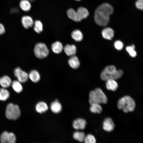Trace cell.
I'll list each match as a JSON object with an SVG mask.
<instances>
[{
  "label": "cell",
  "instance_id": "1",
  "mask_svg": "<svg viewBox=\"0 0 143 143\" xmlns=\"http://www.w3.org/2000/svg\"><path fill=\"white\" fill-rule=\"evenodd\" d=\"M113 11V7L107 3L102 4L96 9L94 16L95 22L101 26H106L108 23L110 16Z\"/></svg>",
  "mask_w": 143,
  "mask_h": 143
},
{
  "label": "cell",
  "instance_id": "2",
  "mask_svg": "<svg viewBox=\"0 0 143 143\" xmlns=\"http://www.w3.org/2000/svg\"><path fill=\"white\" fill-rule=\"evenodd\" d=\"M123 71L120 70H117L113 65L106 66L101 73L100 77L103 81H106L109 79L116 80L120 78L123 74Z\"/></svg>",
  "mask_w": 143,
  "mask_h": 143
},
{
  "label": "cell",
  "instance_id": "3",
  "mask_svg": "<svg viewBox=\"0 0 143 143\" xmlns=\"http://www.w3.org/2000/svg\"><path fill=\"white\" fill-rule=\"evenodd\" d=\"M135 105L134 100L128 96H125L120 99L117 103L118 108L122 110L126 113L133 111Z\"/></svg>",
  "mask_w": 143,
  "mask_h": 143
},
{
  "label": "cell",
  "instance_id": "4",
  "mask_svg": "<svg viewBox=\"0 0 143 143\" xmlns=\"http://www.w3.org/2000/svg\"><path fill=\"white\" fill-rule=\"evenodd\" d=\"M89 102L90 105L93 103L105 104L107 102L106 96L99 88L91 91L89 93Z\"/></svg>",
  "mask_w": 143,
  "mask_h": 143
},
{
  "label": "cell",
  "instance_id": "5",
  "mask_svg": "<svg viewBox=\"0 0 143 143\" xmlns=\"http://www.w3.org/2000/svg\"><path fill=\"white\" fill-rule=\"evenodd\" d=\"M20 114V110L18 105L11 103L7 105L6 110V115L8 119L16 120L19 117Z\"/></svg>",
  "mask_w": 143,
  "mask_h": 143
},
{
  "label": "cell",
  "instance_id": "6",
  "mask_svg": "<svg viewBox=\"0 0 143 143\" xmlns=\"http://www.w3.org/2000/svg\"><path fill=\"white\" fill-rule=\"evenodd\" d=\"M34 51L35 56L39 59L46 58L49 54V51L47 46L44 43H39L35 45Z\"/></svg>",
  "mask_w": 143,
  "mask_h": 143
},
{
  "label": "cell",
  "instance_id": "7",
  "mask_svg": "<svg viewBox=\"0 0 143 143\" xmlns=\"http://www.w3.org/2000/svg\"><path fill=\"white\" fill-rule=\"evenodd\" d=\"M0 140L2 143H14L16 141V137L13 133L5 131L1 134Z\"/></svg>",
  "mask_w": 143,
  "mask_h": 143
},
{
  "label": "cell",
  "instance_id": "8",
  "mask_svg": "<svg viewBox=\"0 0 143 143\" xmlns=\"http://www.w3.org/2000/svg\"><path fill=\"white\" fill-rule=\"evenodd\" d=\"M15 75L20 83H24L26 82L28 79V75L25 72L21 70L19 67L15 68L14 71Z\"/></svg>",
  "mask_w": 143,
  "mask_h": 143
},
{
  "label": "cell",
  "instance_id": "9",
  "mask_svg": "<svg viewBox=\"0 0 143 143\" xmlns=\"http://www.w3.org/2000/svg\"><path fill=\"white\" fill-rule=\"evenodd\" d=\"M103 128L104 130L109 132L113 131L115 125L112 119L110 118H106L103 123Z\"/></svg>",
  "mask_w": 143,
  "mask_h": 143
},
{
  "label": "cell",
  "instance_id": "10",
  "mask_svg": "<svg viewBox=\"0 0 143 143\" xmlns=\"http://www.w3.org/2000/svg\"><path fill=\"white\" fill-rule=\"evenodd\" d=\"M86 120L82 118H78L73 122V126L75 129H83L86 127Z\"/></svg>",
  "mask_w": 143,
  "mask_h": 143
},
{
  "label": "cell",
  "instance_id": "11",
  "mask_svg": "<svg viewBox=\"0 0 143 143\" xmlns=\"http://www.w3.org/2000/svg\"><path fill=\"white\" fill-rule=\"evenodd\" d=\"M63 49L66 55L70 57L75 55L77 52L76 47L73 44H66Z\"/></svg>",
  "mask_w": 143,
  "mask_h": 143
},
{
  "label": "cell",
  "instance_id": "12",
  "mask_svg": "<svg viewBox=\"0 0 143 143\" xmlns=\"http://www.w3.org/2000/svg\"><path fill=\"white\" fill-rule=\"evenodd\" d=\"M101 33L104 39L111 40L114 37V32L112 28L107 27L102 30Z\"/></svg>",
  "mask_w": 143,
  "mask_h": 143
},
{
  "label": "cell",
  "instance_id": "13",
  "mask_svg": "<svg viewBox=\"0 0 143 143\" xmlns=\"http://www.w3.org/2000/svg\"><path fill=\"white\" fill-rule=\"evenodd\" d=\"M22 23L23 26L26 29L32 27L34 25V22L32 18L28 16H23L22 18Z\"/></svg>",
  "mask_w": 143,
  "mask_h": 143
},
{
  "label": "cell",
  "instance_id": "14",
  "mask_svg": "<svg viewBox=\"0 0 143 143\" xmlns=\"http://www.w3.org/2000/svg\"><path fill=\"white\" fill-rule=\"evenodd\" d=\"M68 63L70 67L74 69H77L80 65L79 60L75 55L70 57L68 60Z\"/></svg>",
  "mask_w": 143,
  "mask_h": 143
},
{
  "label": "cell",
  "instance_id": "15",
  "mask_svg": "<svg viewBox=\"0 0 143 143\" xmlns=\"http://www.w3.org/2000/svg\"><path fill=\"white\" fill-rule=\"evenodd\" d=\"M106 81V87L108 90L113 91L117 90L118 87V85L115 80L109 79Z\"/></svg>",
  "mask_w": 143,
  "mask_h": 143
},
{
  "label": "cell",
  "instance_id": "16",
  "mask_svg": "<svg viewBox=\"0 0 143 143\" xmlns=\"http://www.w3.org/2000/svg\"><path fill=\"white\" fill-rule=\"evenodd\" d=\"M12 83L11 79L8 76L5 75L0 78V84L3 88L9 87Z\"/></svg>",
  "mask_w": 143,
  "mask_h": 143
},
{
  "label": "cell",
  "instance_id": "17",
  "mask_svg": "<svg viewBox=\"0 0 143 143\" xmlns=\"http://www.w3.org/2000/svg\"><path fill=\"white\" fill-rule=\"evenodd\" d=\"M50 107L52 111L56 114L60 112L62 109L61 104L57 100L54 101L51 103Z\"/></svg>",
  "mask_w": 143,
  "mask_h": 143
},
{
  "label": "cell",
  "instance_id": "18",
  "mask_svg": "<svg viewBox=\"0 0 143 143\" xmlns=\"http://www.w3.org/2000/svg\"><path fill=\"white\" fill-rule=\"evenodd\" d=\"M67 14L69 18L74 21L79 22L81 21L79 18L77 11L72 8H70L67 10Z\"/></svg>",
  "mask_w": 143,
  "mask_h": 143
},
{
  "label": "cell",
  "instance_id": "19",
  "mask_svg": "<svg viewBox=\"0 0 143 143\" xmlns=\"http://www.w3.org/2000/svg\"><path fill=\"white\" fill-rule=\"evenodd\" d=\"M48 109V107L46 103L43 101L38 102L35 106V109L37 112L42 113L46 111Z\"/></svg>",
  "mask_w": 143,
  "mask_h": 143
},
{
  "label": "cell",
  "instance_id": "20",
  "mask_svg": "<svg viewBox=\"0 0 143 143\" xmlns=\"http://www.w3.org/2000/svg\"><path fill=\"white\" fill-rule=\"evenodd\" d=\"M51 48L53 52L56 54L61 53L64 48L62 43L59 41H56L53 43L52 45Z\"/></svg>",
  "mask_w": 143,
  "mask_h": 143
},
{
  "label": "cell",
  "instance_id": "21",
  "mask_svg": "<svg viewBox=\"0 0 143 143\" xmlns=\"http://www.w3.org/2000/svg\"><path fill=\"white\" fill-rule=\"evenodd\" d=\"M77 12L79 18L81 20L86 18L89 15L88 10L86 8L83 7L79 8Z\"/></svg>",
  "mask_w": 143,
  "mask_h": 143
},
{
  "label": "cell",
  "instance_id": "22",
  "mask_svg": "<svg viewBox=\"0 0 143 143\" xmlns=\"http://www.w3.org/2000/svg\"><path fill=\"white\" fill-rule=\"evenodd\" d=\"M28 77L33 82L37 83L40 79V76L38 72L36 70H31L28 75Z\"/></svg>",
  "mask_w": 143,
  "mask_h": 143
},
{
  "label": "cell",
  "instance_id": "23",
  "mask_svg": "<svg viewBox=\"0 0 143 143\" xmlns=\"http://www.w3.org/2000/svg\"><path fill=\"white\" fill-rule=\"evenodd\" d=\"M72 38L77 42H80L83 38L82 32L79 30H75L72 32L71 34Z\"/></svg>",
  "mask_w": 143,
  "mask_h": 143
},
{
  "label": "cell",
  "instance_id": "24",
  "mask_svg": "<svg viewBox=\"0 0 143 143\" xmlns=\"http://www.w3.org/2000/svg\"><path fill=\"white\" fill-rule=\"evenodd\" d=\"M20 5L21 9L25 11H29L31 7L30 1L28 0H22L20 2Z\"/></svg>",
  "mask_w": 143,
  "mask_h": 143
},
{
  "label": "cell",
  "instance_id": "25",
  "mask_svg": "<svg viewBox=\"0 0 143 143\" xmlns=\"http://www.w3.org/2000/svg\"><path fill=\"white\" fill-rule=\"evenodd\" d=\"M90 105V110L92 113L100 114L102 112V108L99 104L93 103Z\"/></svg>",
  "mask_w": 143,
  "mask_h": 143
},
{
  "label": "cell",
  "instance_id": "26",
  "mask_svg": "<svg viewBox=\"0 0 143 143\" xmlns=\"http://www.w3.org/2000/svg\"><path fill=\"white\" fill-rule=\"evenodd\" d=\"M73 136L74 139L82 142L84 141L85 136L84 132L77 131L74 132Z\"/></svg>",
  "mask_w": 143,
  "mask_h": 143
},
{
  "label": "cell",
  "instance_id": "27",
  "mask_svg": "<svg viewBox=\"0 0 143 143\" xmlns=\"http://www.w3.org/2000/svg\"><path fill=\"white\" fill-rule=\"evenodd\" d=\"M13 89L16 92L20 93L23 90V87L20 83L18 81H14L11 83Z\"/></svg>",
  "mask_w": 143,
  "mask_h": 143
},
{
  "label": "cell",
  "instance_id": "28",
  "mask_svg": "<svg viewBox=\"0 0 143 143\" xmlns=\"http://www.w3.org/2000/svg\"><path fill=\"white\" fill-rule=\"evenodd\" d=\"M10 93L7 90L4 88H1L0 89V100L5 101L9 97Z\"/></svg>",
  "mask_w": 143,
  "mask_h": 143
},
{
  "label": "cell",
  "instance_id": "29",
  "mask_svg": "<svg viewBox=\"0 0 143 143\" xmlns=\"http://www.w3.org/2000/svg\"><path fill=\"white\" fill-rule=\"evenodd\" d=\"M34 29L37 33H39L43 30V26L41 22L39 20H36L34 23Z\"/></svg>",
  "mask_w": 143,
  "mask_h": 143
},
{
  "label": "cell",
  "instance_id": "30",
  "mask_svg": "<svg viewBox=\"0 0 143 143\" xmlns=\"http://www.w3.org/2000/svg\"><path fill=\"white\" fill-rule=\"evenodd\" d=\"M135 47L134 45L131 46H127L126 48L127 51L128 52L129 55L132 57H135L137 55V53L135 50Z\"/></svg>",
  "mask_w": 143,
  "mask_h": 143
},
{
  "label": "cell",
  "instance_id": "31",
  "mask_svg": "<svg viewBox=\"0 0 143 143\" xmlns=\"http://www.w3.org/2000/svg\"><path fill=\"white\" fill-rule=\"evenodd\" d=\"M84 141L86 143H95L96 140L94 137L91 134H88L85 136Z\"/></svg>",
  "mask_w": 143,
  "mask_h": 143
},
{
  "label": "cell",
  "instance_id": "32",
  "mask_svg": "<svg viewBox=\"0 0 143 143\" xmlns=\"http://www.w3.org/2000/svg\"><path fill=\"white\" fill-rule=\"evenodd\" d=\"M114 46L115 48L119 50H121L123 47V43L120 41H116L114 43Z\"/></svg>",
  "mask_w": 143,
  "mask_h": 143
},
{
  "label": "cell",
  "instance_id": "33",
  "mask_svg": "<svg viewBox=\"0 0 143 143\" xmlns=\"http://www.w3.org/2000/svg\"><path fill=\"white\" fill-rule=\"evenodd\" d=\"M136 7L138 9L142 10L143 9V0H137L135 3Z\"/></svg>",
  "mask_w": 143,
  "mask_h": 143
},
{
  "label": "cell",
  "instance_id": "34",
  "mask_svg": "<svg viewBox=\"0 0 143 143\" xmlns=\"http://www.w3.org/2000/svg\"><path fill=\"white\" fill-rule=\"evenodd\" d=\"M5 29L3 25L0 24V35L3 34L5 33Z\"/></svg>",
  "mask_w": 143,
  "mask_h": 143
},
{
  "label": "cell",
  "instance_id": "35",
  "mask_svg": "<svg viewBox=\"0 0 143 143\" xmlns=\"http://www.w3.org/2000/svg\"><path fill=\"white\" fill-rule=\"evenodd\" d=\"M28 0L29 1H34L35 0Z\"/></svg>",
  "mask_w": 143,
  "mask_h": 143
},
{
  "label": "cell",
  "instance_id": "36",
  "mask_svg": "<svg viewBox=\"0 0 143 143\" xmlns=\"http://www.w3.org/2000/svg\"><path fill=\"white\" fill-rule=\"evenodd\" d=\"M76 0V1H80L81 0Z\"/></svg>",
  "mask_w": 143,
  "mask_h": 143
}]
</instances>
